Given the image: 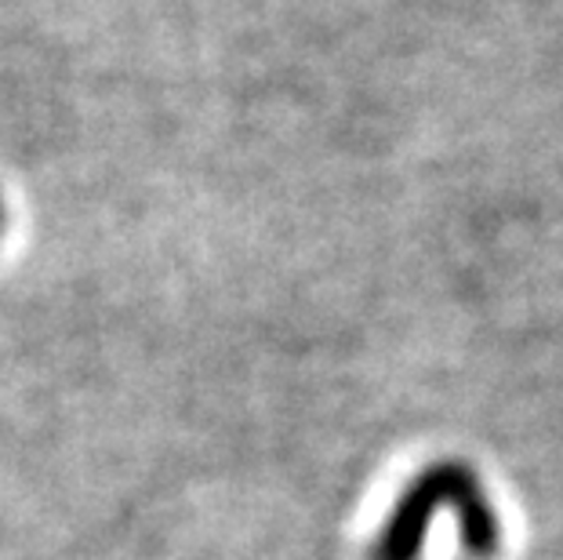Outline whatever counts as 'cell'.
Returning a JSON list of instances; mask_svg holds the SVG:
<instances>
[{
  "instance_id": "6da1fadb",
  "label": "cell",
  "mask_w": 563,
  "mask_h": 560,
  "mask_svg": "<svg viewBox=\"0 0 563 560\" xmlns=\"http://www.w3.org/2000/svg\"><path fill=\"white\" fill-rule=\"evenodd\" d=\"M440 509H451L459 517L462 546L470 557H495L501 546V524L495 506L484 492L481 476L470 462L443 459L426 466L407 484L397 498L389 520L382 524V535L371 550V560H418L426 546V531Z\"/></svg>"
},
{
  "instance_id": "7a4b0ae2",
  "label": "cell",
  "mask_w": 563,
  "mask_h": 560,
  "mask_svg": "<svg viewBox=\"0 0 563 560\" xmlns=\"http://www.w3.org/2000/svg\"><path fill=\"white\" fill-rule=\"evenodd\" d=\"M0 233H4V200H0Z\"/></svg>"
}]
</instances>
